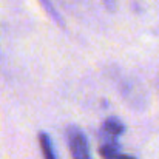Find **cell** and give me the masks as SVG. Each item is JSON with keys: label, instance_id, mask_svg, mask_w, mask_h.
Returning <instances> with one entry per match:
<instances>
[{"label": "cell", "instance_id": "6da1fadb", "mask_svg": "<svg viewBox=\"0 0 159 159\" xmlns=\"http://www.w3.org/2000/svg\"><path fill=\"white\" fill-rule=\"evenodd\" d=\"M66 144L73 159H93L90 153L88 139L79 127L71 125L66 128Z\"/></svg>", "mask_w": 159, "mask_h": 159}, {"label": "cell", "instance_id": "7a4b0ae2", "mask_svg": "<svg viewBox=\"0 0 159 159\" xmlns=\"http://www.w3.org/2000/svg\"><path fill=\"white\" fill-rule=\"evenodd\" d=\"M124 131H125V125L117 117H107L102 122V133L111 139V142H114V139L119 138Z\"/></svg>", "mask_w": 159, "mask_h": 159}, {"label": "cell", "instance_id": "3957f363", "mask_svg": "<svg viewBox=\"0 0 159 159\" xmlns=\"http://www.w3.org/2000/svg\"><path fill=\"white\" fill-rule=\"evenodd\" d=\"M39 145H40V152H42L43 159H57L56 152H54L53 141H51L48 133H45V131L39 133Z\"/></svg>", "mask_w": 159, "mask_h": 159}, {"label": "cell", "instance_id": "277c9868", "mask_svg": "<svg viewBox=\"0 0 159 159\" xmlns=\"http://www.w3.org/2000/svg\"><path fill=\"white\" fill-rule=\"evenodd\" d=\"M99 155L102 156V159H136L134 156L120 153L117 148V144H111V142L99 148Z\"/></svg>", "mask_w": 159, "mask_h": 159}, {"label": "cell", "instance_id": "5b68a950", "mask_svg": "<svg viewBox=\"0 0 159 159\" xmlns=\"http://www.w3.org/2000/svg\"><path fill=\"white\" fill-rule=\"evenodd\" d=\"M43 2V6H47V9H48V12L51 14V17H53L56 22H59L60 25H63V22H62V19L59 17V14H57V11L53 8V5H51V2L50 0H42Z\"/></svg>", "mask_w": 159, "mask_h": 159}, {"label": "cell", "instance_id": "8992f818", "mask_svg": "<svg viewBox=\"0 0 159 159\" xmlns=\"http://www.w3.org/2000/svg\"><path fill=\"white\" fill-rule=\"evenodd\" d=\"M102 2H104V5H105L110 11H113V9L116 8V0H102Z\"/></svg>", "mask_w": 159, "mask_h": 159}]
</instances>
